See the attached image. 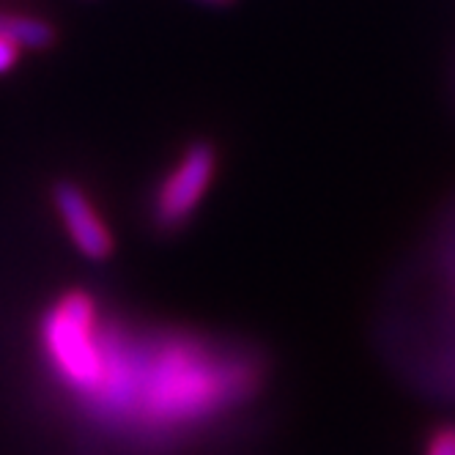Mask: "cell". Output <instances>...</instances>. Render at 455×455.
Listing matches in <instances>:
<instances>
[{"instance_id":"1","label":"cell","mask_w":455,"mask_h":455,"mask_svg":"<svg viewBox=\"0 0 455 455\" xmlns=\"http://www.w3.org/2000/svg\"><path fill=\"white\" fill-rule=\"evenodd\" d=\"M102 381L93 398L105 411H135L159 431L201 428L255 389V371L201 340L171 338L132 360L100 332Z\"/></svg>"},{"instance_id":"2","label":"cell","mask_w":455,"mask_h":455,"mask_svg":"<svg viewBox=\"0 0 455 455\" xmlns=\"http://www.w3.org/2000/svg\"><path fill=\"white\" fill-rule=\"evenodd\" d=\"M44 343L58 373L80 393L93 395L102 381V348L88 294L72 291L55 305L44 321Z\"/></svg>"},{"instance_id":"3","label":"cell","mask_w":455,"mask_h":455,"mask_svg":"<svg viewBox=\"0 0 455 455\" xmlns=\"http://www.w3.org/2000/svg\"><path fill=\"white\" fill-rule=\"evenodd\" d=\"M214 168L217 154L209 143H195L187 148L173 173L159 187L154 204V220L159 228L173 231V228L184 225L192 217V212L201 206L204 195L214 181Z\"/></svg>"},{"instance_id":"4","label":"cell","mask_w":455,"mask_h":455,"mask_svg":"<svg viewBox=\"0 0 455 455\" xmlns=\"http://www.w3.org/2000/svg\"><path fill=\"white\" fill-rule=\"evenodd\" d=\"M52 201L77 250L91 261H105L113 252V236L88 204L83 189L72 181H58L52 189Z\"/></svg>"},{"instance_id":"5","label":"cell","mask_w":455,"mask_h":455,"mask_svg":"<svg viewBox=\"0 0 455 455\" xmlns=\"http://www.w3.org/2000/svg\"><path fill=\"white\" fill-rule=\"evenodd\" d=\"M0 39H9L17 47L44 50L55 42V30L36 17H20L0 12Z\"/></svg>"},{"instance_id":"6","label":"cell","mask_w":455,"mask_h":455,"mask_svg":"<svg viewBox=\"0 0 455 455\" xmlns=\"http://www.w3.org/2000/svg\"><path fill=\"white\" fill-rule=\"evenodd\" d=\"M422 455H455V422L439 426V428L428 436Z\"/></svg>"},{"instance_id":"7","label":"cell","mask_w":455,"mask_h":455,"mask_svg":"<svg viewBox=\"0 0 455 455\" xmlns=\"http://www.w3.org/2000/svg\"><path fill=\"white\" fill-rule=\"evenodd\" d=\"M20 55V47L9 39H0V75L9 72L14 67V60Z\"/></svg>"},{"instance_id":"8","label":"cell","mask_w":455,"mask_h":455,"mask_svg":"<svg viewBox=\"0 0 455 455\" xmlns=\"http://www.w3.org/2000/svg\"><path fill=\"white\" fill-rule=\"evenodd\" d=\"M204 4H214V6H225V4H234V0H204Z\"/></svg>"}]
</instances>
